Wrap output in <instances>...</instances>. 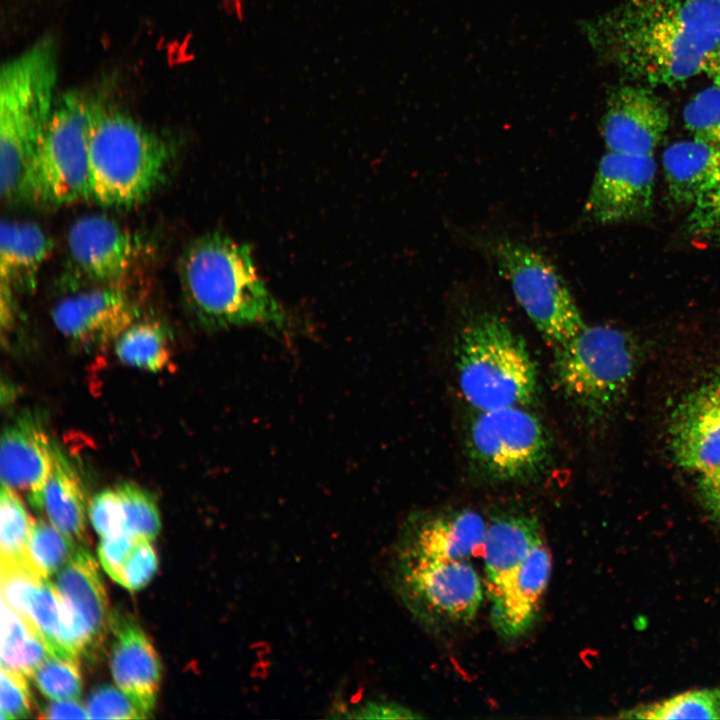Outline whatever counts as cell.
<instances>
[{"mask_svg":"<svg viewBox=\"0 0 720 720\" xmlns=\"http://www.w3.org/2000/svg\"><path fill=\"white\" fill-rule=\"evenodd\" d=\"M596 53L647 86L703 71L720 45V0H621L584 24Z\"/></svg>","mask_w":720,"mask_h":720,"instance_id":"obj_1","label":"cell"},{"mask_svg":"<svg viewBox=\"0 0 720 720\" xmlns=\"http://www.w3.org/2000/svg\"><path fill=\"white\" fill-rule=\"evenodd\" d=\"M178 276L187 310L206 330L257 325L284 331L289 326L246 243L219 232L201 235L184 248Z\"/></svg>","mask_w":720,"mask_h":720,"instance_id":"obj_2","label":"cell"},{"mask_svg":"<svg viewBox=\"0 0 720 720\" xmlns=\"http://www.w3.org/2000/svg\"><path fill=\"white\" fill-rule=\"evenodd\" d=\"M171 152L156 132L96 102L88 143L90 200L112 208L142 203L164 181Z\"/></svg>","mask_w":720,"mask_h":720,"instance_id":"obj_3","label":"cell"},{"mask_svg":"<svg viewBox=\"0 0 720 720\" xmlns=\"http://www.w3.org/2000/svg\"><path fill=\"white\" fill-rule=\"evenodd\" d=\"M55 42L42 37L4 63L0 71V189L3 200H21L35 149L55 102Z\"/></svg>","mask_w":720,"mask_h":720,"instance_id":"obj_4","label":"cell"},{"mask_svg":"<svg viewBox=\"0 0 720 720\" xmlns=\"http://www.w3.org/2000/svg\"><path fill=\"white\" fill-rule=\"evenodd\" d=\"M456 370L461 394L477 411L527 406L538 392L537 369L524 340L494 313L475 314L462 326Z\"/></svg>","mask_w":720,"mask_h":720,"instance_id":"obj_5","label":"cell"},{"mask_svg":"<svg viewBox=\"0 0 720 720\" xmlns=\"http://www.w3.org/2000/svg\"><path fill=\"white\" fill-rule=\"evenodd\" d=\"M95 104L79 91L56 97L27 170L21 200L63 206L90 199L88 143Z\"/></svg>","mask_w":720,"mask_h":720,"instance_id":"obj_6","label":"cell"},{"mask_svg":"<svg viewBox=\"0 0 720 720\" xmlns=\"http://www.w3.org/2000/svg\"><path fill=\"white\" fill-rule=\"evenodd\" d=\"M637 366V349L624 331L585 325L569 341L555 346L553 371L562 393L578 408L601 414L626 393Z\"/></svg>","mask_w":720,"mask_h":720,"instance_id":"obj_7","label":"cell"},{"mask_svg":"<svg viewBox=\"0 0 720 720\" xmlns=\"http://www.w3.org/2000/svg\"><path fill=\"white\" fill-rule=\"evenodd\" d=\"M483 242L481 248L508 281L517 302L553 347L569 341L585 327L565 281L544 255L507 238Z\"/></svg>","mask_w":720,"mask_h":720,"instance_id":"obj_8","label":"cell"},{"mask_svg":"<svg viewBox=\"0 0 720 720\" xmlns=\"http://www.w3.org/2000/svg\"><path fill=\"white\" fill-rule=\"evenodd\" d=\"M466 447L473 469L496 483L535 478L547 464L551 449L543 423L526 406L477 411Z\"/></svg>","mask_w":720,"mask_h":720,"instance_id":"obj_9","label":"cell"},{"mask_svg":"<svg viewBox=\"0 0 720 720\" xmlns=\"http://www.w3.org/2000/svg\"><path fill=\"white\" fill-rule=\"evenodd\" d=\"M393 590L421 624L446 628L469 624L483 599L481 577L468 560L419 561L391 557Z\"/></svg>","mask_w":720,"mask_h":720,"instance_id":"obj_10","label":"cell"},{"mask_svg":"<svg viewBox=\"0 0 720 720\" xmlns=\"http://www.w3.org/2000/svg\"><path fill=\"white\" fill-rule=\"evenodd\" d=\"M61 283L69 292L101 285H126L139 259L141 240L103 214L76 219L66 237Z\"/></svg>","mask_w":720,"mask_h":720,"instance_id":"obj_11","label":"cell"},{"mask_svg":"<svg viewBox=\"0 0 720 720\" xmlns=\"http://www.w3.org/2000/svg\"><path fill=\"white\" fill-rule=\"evenodd\" d=\"M139 311L126 285H101L65 295L53 306L51 319L72 347L88 353L115 342Z\"/></svg>","mask_w":720,"mask_h":720,"instance_id":"obj_12","label":"cell"},{"mask_svg":"<svg viewBox=\"0 0 720 720\" xmlns=\"http://www.w3.org/2000/svg\"><path fill=\"white\" fill-rule=\"evenodd\" d=\"M655 172L653 155L607 151L592 181L586 216L610 224L646 215L652 207Z\"/></svg>","mask_w":720,"mask_h":720,"instance_id":"obj_13","label":"cell"},{"mask_svg":"<svg viewBox=\"0 0 720 720\" xmlns=\"http://www.w3.org/2000/svg\"><path fill=\"white\" fill-rule=\"evenodd\" d=\"M487 526L479 513L466 508L416 513L401 527L391 557L468 560L483 549Z\"/></svg>","mask_w":720,"mask_h":720,"instance_id":"obj_14","label":"cell"},{"mask_svg":"<svg viewBox=\"0 0 720 720\" xmlns=\"http://www.w3.org/2000/svg\"><path fill=\"white\" fill-rule=\"evenodd\" d=\"M669 440L682 468L701 475L720 466V369L680 401Z\"/></svg>","mask_w":720,"mask_h":720,"instance_id":"obj_15","label":"cell"},{"mask_svg":"<svg viewBox=\"0 0 720 720\" xmlns=\"http://www.w3.org/2000/svg\"><path fill=\"white\" fill-rule=\"evenodd\" d=\"M669 125L663 100L647 85L625 84L614 88L602 118L607 151L653 155Z\"/></svg>","mask_w":720,"mask_h":720,"instance_id":"obj_16","label":"cell"},{"mask_svg":"<svg viewBox=\"0 0 720 720\" xmlns=\"http://www.w3.org/2000/svg\"><path fill=\"white\" fill-rule=\"evenodd\" d=\"M55 446L39 416L29 411L14 417L1 436L2 485L25 493L35 509L51 471Z\"/></svg>","mask_w":720,"mask_h":720,"instance_id":"obj_17","label":"cell"},{"mask_svg":"<svg viewBox=\"0 0 720 720\" xmlns=\"http://www.w3.org/2000/svg\"><path fill=\"white\" fill-rule=\"evenodd\" d=\"M551 570V555L542 537L500 593L490 600L491 623L500 637L517 639L533 627Z\"/></svg>","mask_w":720,"mask_h":720,"instance_id":"obj_18","label":"cell"},{"mask_svg":"<svg viewBox=\"0 0 720 720\" xmlns=\"http://www.w3.org/2000/svg\"><path fill=\"white\" fill-rule=\"evenodd\" d=\"M114 642L110 667L115 683L148 716L153 710L161 680L158 654L143 629L130 617H112Z\"/></svg>","mask_w":720,"mask_h":720,"instance_id":"obj_19","label":"cell"},{"mask_svg":"<svg viewBox=\"0 0 720 720\" xmlns=\"http://www.w3.org/2000/svg\"><path fill=\"white\" fill-rule=\"evenodd\" d=\"M55 587L72 609L85 636L87 652L96 653L111 629L109 601L94 557L79 546L57 572Z\"/></svg>","mask_w":720,"mask_h":720,"instance_id":"obj_20","label":"cell"},{"mask_svg":"<svg viewBox=\"0 0 720 720\" xmlns=\"http://www.w3.org/2000/svg\"><path fill=\"white\" fill-rule=\"evenodd\" d=\"M542 537L540 523L532 515L509 513L488 523L482 551L489 601L500 593Z\"/></svg>","mask_w":720,"mask_h":720,"instance_id":"obj_21","label":"cell"},{"mask_svg":"<svg viewBox=\"0 0 720 720\" xmlns=\"http://www.w3.org/2000/svg\"><path fill=\"white\" fill-rule=\"evenodd\" d=\"M663 169L671 199L693 206L720 184V144L676 142L663 154Z\"/></svg>","mask_w":720,"mask_h":720,"instance_id":"obj_22","label":"cell"},{"mask_svg":"<svg viewBox=\"0 0 720 720\" xmlns=\"http://www.w3.org/2000/svg\"><path fill=\"white\" fill-rule=\"evenodd\" d=\"M53 241L36 223L2 221L0 231L1 288L14 293L32 292Z\"/></svg>","mask_w":720,"mask_h":720,"instance_id":"obj_23","label":"cell"},{"mask_svg":"<svg viewBox=\"0 0 720 720\" xmlns=\"http://www.w3.org/2000/svg\"><path fill=\"white\" fill-rule=\"evenodd\" d=\"M26 622L39 633L51 655L79 660L81 654H86L83 631L72 609L48 578L31 591Z\"/></svg>","mask_w":720,"mask_h":720,"instance_id":"obj_24","label":"cell"},{"mask_svg":"<svg viewBox=\"0 0 720 720\" xmlns=\"http://www.w3.org/2000/svg\"><path fill=\"white\" fill-rule=\"evenodd\" d=\"M38 511L78 544L86 542V497L76 469L56 445L51 471L44 485Z\"/></svg>","mask_w":720,"mask_h":720,"instance_id":"obj_25","label":"cell"},{"mask_svg":"<svg viewBox=\"0 0 720 720\" xmlns=\"http://www.w3.org/2000/svg\"><path fill=\"white\" fill-rule=\"evenodd\" d=\"M114 344L118 359L130 367L155 373L167 368L171 361V335L158 320H136Z\"/></svg>","mask_w":720,"mask_h":720,"instance_id":"obj_26","label":"cell"},{"mask_svg":"<svg viewBox=\"0 0 720 720\" xmlns=\"http://www.w3.org/2000/svg\"><path fill=\"white\" fill-rule=\"evenodd\" d=\"M49 655L39 633L1 599V667L31 678Z\"/></svg>","mask_w":720,"mask_h":720,"instance_id":"obj_27","label":"cell"},{"mask_svg":"<svg viewBox=\"0 0 720 720\" xmlns=\"http://www.w3.org/2000/svg\"><path fill=\"white\" fill-rule=\"evenodd\" d=\"M620 719H718L720 720V684L710 688L687 690L620 712Z\"/></svg>","mask_w":720,"mask_h":720,"instance_id":"obj_28","label":"cell"},{"mask_svg":"<svg viewBox=\"0 0 720 720\" xmlns=\"http://www.w3.org/2000/svg\"><path fill=\"white\" fill-rule=\"evenodd\" d=\"M32 521L33 519L28 515L15 490L2 485L0 493L1 563L34 566L28 552Z\"/></svg>","mask_w":720,"mask_h":720,"instance_id":"obj_29","label":"cell"},{"mask_svg":"<svg viewBox=\"0 0 720 720\" xmlns=\"http://www.w3.org/2000/svg\"><path fill=\"white\" fill-rule=\"evenodd\" d=\"M75 540L43 519L33 520L28 552L40 574L48 578L57 573L75 554L79 546Z\"/></svg>","mask_w":720,"mask_h":720,"instance_id":"obj_30","label":"cell"},{"mask_svg":"<svg viewBox=\"0 0 720 720\" xmlns=\"http://www.w3.org/2000/svg\"><path fill=\"white\" fill-rule=\"evenodd\" d=\"M115 488L125 513L126 531L136 537L155 539L161 521L154 496L133 482H121Z\"/></svg>","mask_w":720,"mask_h":720,"instance_id":"obj_31","label":"cell"},{"mask_svg":"<svg viewBox=\"0 0 720 720\" xmlns=\"http://www.w3.org/2000/svg\"><path fill=\"white\" fill-rule=\"evenodd\" d=\"M38 690L54 701L78 700L82 692L79 660L49 655L32 677Z\"/></svg>","mask_w":720,"mask_h":720,"instance_id":"obj_32","label":"cell"},{"mask_svg":"<svg viewBox=\"0 0 720 720\" xmlns=\"http://www.w3.org/2000/svg\"><path fill=\"white\" fill-rule=\"evenodd\" d=\"M683 121L695 139L720 144V88L698 92L684 107Z\"/></svg>","mask_w":720,"mask_h":720,"instance_id":"obj_33","label":"cell"},{"mask_svg":"<svg viewBox=\"0 0 720 720\" xmlns=\"http://www.w3.org/2000/svg\"><path fill=\"white\" fill-rule=\"evenodd\" d=\"M151 540L136 537L114 581L130 591L145 587L158 570V557Z\"/></svg>","mask_w":720,"mask_h":720,"instance_id":"obj_34","label":"cell"},{"mask_svg":"<svg viewBox=\"0 0 720 720\" xmlns=\"http://www.w3.org/2000/svg\"><path fill=\"white\" fill-rule=\"evenodd\" d=\"M90 719H143L149 717L126 693L112 686L95 689L86 703Z\"/></svg>","mask_w":720,"mask_h":720,"instance_id":"obj_35","label":"cell"},{"mask_svg":"<svg viewBox=\"0 0 720 720\" xmlns=\"http://www.w3.org/2000/svg\"><path fill=\"white\" fill-rule=\"evenodd\" d=\"M88 514L95 531L101 537L127 532L125 513L115 487L98 492L90 501Z\"/></svg>","mask_w":720,"mask_h":720,"instance_id":"obj_36","label":"cell"},{"mask_svg":"<svg viewBox=\"0 0 720 720\" xmlns=\"http://www.w3.org/2000/svg\"><path fill=\"white\" fill-rule=\"evenodd\" d=\"M1 719L27 718L32 711V697L23 674L1 667Z\"/></svg>","mask_w":720,"mask_h":720,"instance_id":"obj_37","label":"cell"},{"mask_svg":"<svg viewBox=\"0 0 720 720\" xmlns=\"http://www.w3.org/2000/svg\"><path fill=\"white\" fill-rule=\"evenodd\" d=\"M688 223L696 238L720 246V184L693 205Z\"/></svg>","mask_w":720,"mask_h":720,"instance_id":"obj_38","label":"cell"},{"mask_svg":"<svg viewBox=\"0 0 720 720\" xmlns=\"http://www.w3.org/2000/svg\"><path fill=\"white\" fill-rule=\"evenodd\" d=\"M135 539L136 536L127 532L102 537L98 546V557L103 569L113 580Z\"/></svg>","mask_w":720,"mask_h":720,"instance_id":"obj_39","label":"cell"},{"mask_svg":"<svg viewBox=\"0 0 720 720\" xmlns=\"http://www.w3.org/2000/svg\"><path fill=\"white\" fill-rule=\"evenodd\" d=\"M345 718L360 719H414L422 718L414 711L400 704L386 701H367L360 706L345 711Z\"/></svg>","mask_w":720,"mask_h":720,"instance_id":"obj_40","label":"cell"},{"mask_svg":"<svg viewBox=\"0 0 720 720\" xmlns=\"http://www.w3.org/2000/svg\"><path fill=\"white\" fill-rule=\"evenodd\" d=\"M699 488L706 508L720 524V466L700 475Z\"/></svg>","mask_w":720,"mask_h":720,"instance_id":"obj_41","label":"cell"},{"mask_svg":"<svg viewBox=\"0 0 720 720\" xmlns=\"http://www.w3.org/2000/svg\"><path fill=\"white\" fill-rule=\"evenodd\" d=\"M46 719H85L88 718L86 708L77 700L55 701L47 705L40 715Z\"/></svg>","mask_w":720,"mask_h":720,"instance_id":"obj_42","label":"cell"},{"mask_svg":"<svg viewBox=\"0 0 720 720\" xmlns=\"http://www.w3.org/2000/svg\"><path fill=\"white\" fill-rule=\"evenodd\" d=\"M703 71L713 80L714 85L720 88V45L706 60Z\"/></svg>","mask_w":720,"mask_h":720,"instance_id":"obj_43","label":"cell"},{"mask_svg":"<svg viewBox=\"0 0 720 720\" xmlns=\"http://www.w3.org/2000/svg\"><path fill=\"white\" fill-rule=\"evenodd\" d=\"M230 1H233V2L235 3L237 10L240 9V8H239V7H240V2H241L242 0H230Z\"/></svg>","mask_w":720,"mask_h":720,"instance_id":"obj_44","label":"cell"}]
</instances>
